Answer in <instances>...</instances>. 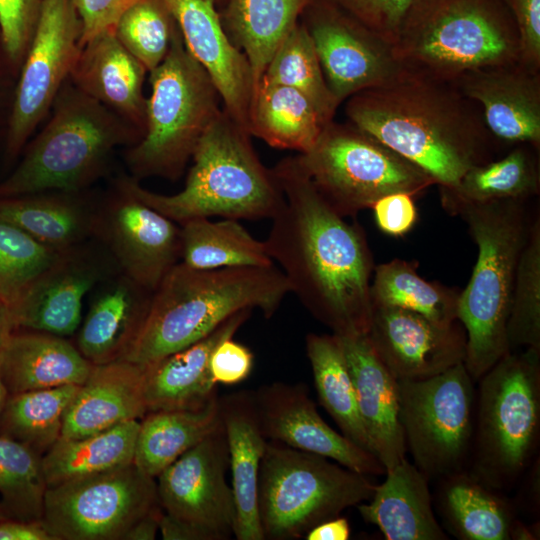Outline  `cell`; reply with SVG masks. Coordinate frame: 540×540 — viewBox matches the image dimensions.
I'll use <instances>...</instances> for the list:
<instances>
[{
  "label": "cell",
  "mask_w": 540,
  "mask_h": 540,
  "mask_svg": "<svg viewBox=\"0 0 540 540\" xmlns=\"http://www.w3.org/2000/svg\"><path fill=\"white\" fill-rule=\"evenodd\" d=\"M253 397L267 440L329 458L367 476L385 475L376 456L322 419L304 384L274 382L253 391Z\"/></svg>",
  "instance_id": "cell-20"
},
{
  "label": "cell",
  "mask_w": 540,
  "mask_h": 540,
  "mask_svg": "<svg viewBox=\"0 0 540 540\" xmlns=\"http://www.w3.org/2000/svg\"><path fill=\"white\" fill-rule=\"evenodd\" d=\"M63 253L0 218V299L12 308Z\"/></svg>",
  "instance_id": "cell-46"
},
{
  "label": "cell",
  "mask_w": 540,
  "mask_h": 540,
  "mask_svg": "<svg viewBox=\"0 0 540 540\" xmlns=\"http://www.w3.org/2000/svg\"><path fill=\"white\" fill-rule=\"evenodd\" d=\"M438 504L447 529L461 540H510L517 520L499 490L466 469L441 478Z\"/></svg>",
  "instance_id": "cell-33"
},
{
  "label": "cell",
  "mask_w": 540,
  "mask_h": 540,
  "mask_svg": "<svg viewBox=\"0 0 540 540\" xmlns=\"http://www.w3.org/2000/svg\"><path fill=\"white\" fill-rule=\"evenodd\" d=\"M145 367L128 360L93 365L72 399L61 438L93 435L147 413Z\"/></svg>",
  "instance_id": "cell-27"
},
{
  "label": "cell",
  "mask_w": 540,
  "mask_h": 540,
  "mask_svg": "<svg viewBox=\"0 0 540 540\" xmlns=\"http://www.w3.org/2000/svg\"><path fill=\"white\" fill-rule=\"evenodd\" d=\"M351 529L348 520L340 515L323 521L309 530L306 540H348Z\"/></svg>",
  "instance_id": "cell-56"
},
{
  "label": "cell",
  "mask_w": 540,
  "mask_h": 540,
  "mask_svg": "<svg viewBox=\"0 0 540 540\" xmlns=\"http://www.w3.org/2000/svg\"><path fill=\"white\" fill-rule=\"evenodd\" d=\"M525 200H503L462 208L478 254L471 278L460 292L458 320L467 343L464 365L478 381L510 352L507 320L518 260L532 219Z\"/></svg>",
  "instance_id": "cell-6"
},
{
  "label": "cell",
  "mask_w": 540,
  "mask_h": 540,
  "mask_svg": "<svg viewBox=\"0 0 540 540\" xmlns=\"http://www.w3.org/2000/svg\"><path fill=\"white\" fill-rule=\"evenodd\" d=\"M9 396L10 394L4 383V380L1 374V369H0V425H1L2 416L5 410L6 404L8 402Z\"/></svg>",
  "instance_id": "cell-58"
},
{
  "label": "cell",
  "mask_w": 540,
  "mask_h": 540,
  "mask_svg": "<svg viewBox=\"0 0 540 540\" xmlns=\"http://www.w3.org/2000/svg\"><path fill=\"white\" fill-rule=\"evenodd\" d=\"M76 347L93 365L124 359L146 322L153 292L120 271L95 286Z\"/></svg>",
  "instance_id": "cell-24"
},
{
  "label": "cell",
  "mask_w": 540,
  "mask_h": 540,
  "mask_svg": "<svg viewBox=\"0 0 540 540\" xmlns=\"http://www.w3.org/2000/svg\"><path fill=\"white\" fill-rule=\"evenodd\" d=\"M216 2H221V1H225V0H215Z\"/></svg>",
  "instance_id": "cell-61"
},
{
  "label": "cell",
  "mask_w": 540,
  "mask_h": 540,
  "mask_svg": "<svg viewBox=\"0 0 540 540\" xmlns=\"http://www.w3.org/2000/svg\"><path fill=\"white\" fill-rule=\"evenodd\" d=\"M253 363L254 356L251 350L230 337L216 346L210 358L209 368L216 384L234 385L249 376Z\"/></svg>",
  "instance_id": "cell-50"
},
{
  "label": "cell",
  "mask_w": 540,
  "mask_h": 540,
  "mask_svg": "<svg viewBox=\"0 0 540 540\" xmlns=\"http://www.w3.org/2000/svg\"><path fill=\"white\" fill-rule=\"evenodd\" d=\"M158 503L156 478L133 462L47 487L42 521L55 540H123Z\"/></svg>",
  "instance_id": "cell-13"
},
{
  "label": "cell",
  "mask_w": 540,
  "mask_h": 540,
  "mask_svg": "<svg viewBox=\"0 0 540 540\" xmlns=\"http://www.w3.org/2000/svg\"><path fill=\"white\" fill-rule=\"evenodd\" d=\"M250 137L223 108L196 146L180 192L154 193L131 176L118 181L178 224L201 217L272 219L283 204V192L273 168L260 161Z\"/></svg>",
  "instance_id": "cell-4"
},
{
  "label": "cell",
  "mask_w": 540,
  "mask_h": 540,
  "mask_svg": "<svg viewBox=\"0 0 540 540\" xmlns=\"http://www.w3.org/2000/svg\"><path fill=\"white\" fill-rule=\"evenodd\" d=\"M392 52L405 71L454 84L518 62L519 41L504 0H414Z\"/></svg>",
  "instance_id": "cell-5"
},
{
  "label": "cell",
  "mask_w": 540,
  "mask_h": 540,
  "mask_svg": "<svg viewBox=\"0 0 540 540\" xmlns=\"http://www.w3.org/2000/svg\"><path fill=\"white\" fill-rule=\"evenodd\" d=\"M391 46L414 0H331Z\"/></svg>",
  "instance_id": "cell-48"
},
{
  "label": "cell",
  "mask_w": 540,
  "mask_h": 540,
  "mask_svg": "<svg viewBox=\"0 0 540 540\" xmlns=\"http://www.w3.org/2000/svg\"><path fill=\"white\" fill-rule=\"evenodd\" d=\"M53 114L26 145L13 172L0 183V198L62 191L80 192L106 169L114 150L131 146L140 133L68 79Z\"/></svg>",
  "instance_id": "cell-7"
},
{
  "label": "cell",
  "mask_w": 540,
  "mask_h": 540,
  "mask_svg": "<svg viewBox=\"0 0 540 540\" xmlns=\"http://www.w3.org/2000/svg\"><path fill=\"white\" fill-rule=\"evenodd\" d=\"M226 435L235 502L233 535L238 540H264L257 505L258 475L267 439L262 433L253 391L219 398Z\"/></svg>",
  "instance_id": "cell-28"
},
{
  "label": "cell",
  "mask_w": 540,
  "mask_h": 540,
  "mask_svg": "<svg viewBox=\"0 0 540 540\" xmlns=\"http://www.w3.org/2000/svg\"><path fill=\"white\" fill-rule=\"evenodd\" d=\"M44 0H0V48L10 71L20 69Z\"/></svg>",
  "instance_id": "cell-47"
},
{
  "label": "cell",
  "mask_w": 540,
  "mask_h": 540,
  "mask_svg": "<svg viewBox=\"0 0 540 540\" xmlns=\"http://www.w3.org/2000/svg\"><path fill=\"white\" fill-rule=\"evenodd\" d=\"M306 352L320 404L344 436L374 455L358 412L352 377L339 337L333 333H309Z\"/></svg>",
  "instance_id": "cell-38"
},
{
  "label": "cell",
  "mask_w": 540,
  "mask_h": 540,
  "mask_svg": "<svg viewBox=\"0 0 540 540\" xmlns=\"http://www.w3.org/2000/svg\"><path fill=\"white\" fill-rule=\"evenodd\" d=\"M0 540H55L42 520L6 519L0 521Z\"/></svg>",
  "instance_id": "cell-54"
},
{
  "label": "cell",
  "mask_w": 540,
  "mask_h": 540,
  "mask_svg": "<svg viewBox=\"0 0 540 540\" xmlns=\"http://www.w3.org/2000/svg\"><path fill=\"white\" fill-rule=\"evenodd\" d=\"M539 150L515 145L498 159L470 168L451 187H439L447 213L457 215L466 206L503 200H525L539 194Z\"/></svg>",
  "instance_id": "cell-32"
},
{
  "label": "cell",
  "mask_w": 540,
  "mask_h": 540,
  "mask_svg": "<svg viewBox=\"0 0 540 540\" xmlns=\"http://www.w3.org/2000/svg\"><path fill=\"white\" fill-rule=\"evenodd\" d=\"M81 23L71 0H44L19 69L5 138L14 160L53 106L80 52Z\"/></svg>",
  "instance_id": "cell-14"
},
{
  "label": "cell",
  "mask_w": 540,
  "mask_h": 540,
  "mask_svg": "<svg viewBox=\"0 0 540 540\" xmlns=\"http://www.w3.org/2000/svg\"><path fill=\"white\" fill-rule=\"evenodd\" d=\"M510 351L540 349V217L532 218L520 254L507 320Z\"/></svg>",
  "instance_id": "cell-43"
},
{
  "label": "cell",
  "mask_w": 540,
  "mask_h": 540,
  "mask_svg": "<svg viewBox=\"0 0 540 540\" xmlns=\"http://www.w3.org/2000/svg\"><path fill=\"white\" fill-rule=\"evenodd\" d=\"M428 482L405 458L386 470L384 482L376 485L372 497L356 507L387 540H446L432 508Z\"/></svg>",
  "instance_id": "cell-29"
},
{
  "label": "cell",
  "mask_w": 540,
  "mask_h": 540,
  "mask_svg": "<svg viewBox=\"0 0 540 540\" xmlns=\"http://www.w3.org/2000/svg\"><path fill=\"white\" fill-rule=\"evenodd\" d=\"M472 476L504 491L531 463L540 435V349L512 350L478 380Z\"/></svg>",
  "instance_id": "cell-9"
},
{
  "label": "cell",
  "mask_w": 540,
  "mask_h": 540,
  "mask_svg": "<svg viewBox=\"0 0 540 540\" xmlns=\"http://www.w3.org/2000/svg\"><path fill=\"white\" fill-rule=\"evenodd\" d=\"M46 489L42 456L20 442L0 435L1 503L12 517L42 520Z\"/></svg>",
  "instance_id": "cell-44"
},
{
  "label": "cell",
  "mask_w": 540,
  "mask_h": 540,
  "mask_svg": "<svg viewBox=\"0 0 540 540\" xmlns=\"http://www.w3.org/2000/svg\"><path fill=\"white\" fill-rule=\"evenodd\" d=\"M514 20L518 41V62L540 72V0H504Z\"/></svg>",
  "instance_id": "cell-49"
},
{
  "label": "cell",
  "mask_w": 540,
  "mask_h": 540,
  "mask_svg": "<svg viewBox=\"0 0 540 540\" xmlns=\"http://www.w3.org/2000/svg\"><path fill=\"white\" fill-rule=\"evenodd\" d=\"M149 73L145 129L138 142L127 149L125 161L136 180L160 177L175 181L222 111L221 97L185 47L178 26L166 57Z\"/></svg>",
  "instance_id": "cell-8"
},
{
  "label": "cell",
  "mask_w": 540,
  "mask_h": 540,
  "mask_svg": "<svg viewBox=\"0 0 540 540\" xmlns=\"http://www.w3.org/2000/svg\"><path fill=\"white\" fill-rule=\"evenodd\" d=\"M180 262L196 269L271 266L265 241L255 239L235 219L193 218L180 224Z\"/></svg>",
  "instance_id": "cell-39"
},
{
  "label": "cell",
  "mask_w": 540,
  "mask_h": 540,
  "mask_svg": "<svg viewBox=\"0 0 540 540\" xmlns=\"http://www.w3.org/2000/svg\"><path fill=\"white\" fill-rule=\"evenodd\" d=\"M338 337L363 427L374 455L388 470L403 461L407 453L399 418L397 379L377 356L366 334Z\"/></svg>",
  "instance_id": "cell-23"
},
{
  "label": "cell",
  "mask_w": 540,
  "mask_h": 540,
  "mask_svg": "<svg viewBox=\"0 0 540 540\" xmlns=\"http://www.w3.org/2000/svg\"><path fill=\"white\" fill-rule=\"evenodd\" d=\"M15 331L11 308L0 299V351Z\"/></svg>",
  "instance_id": "cell-57"
},
{
  "label": "cell",
  "mask_w": 540,
  "mask_h": 540,
  "mask_svg": "<svg viewBox=\"0 0 540 540\" xmlns=\"http://www.w3.org/2000/svg\"><path fill=\"white\" fill-rule=\"evenodd\" d=\"M260 80L302 93L325 124L334 119L340 105L326 83L312 38L302 21L282 41Z\"/></svg>",
  "instance_id": "cell-42"
},
{
  "label": "cell",
  "mask_w": 540,
  "mask_h": 540,
  "mask_svg": "<svg viewBox=\"0 0 540 540\" xmlns=\"http://www.w3.org/2000/svg\"><path fill=\"white\" fill-rule=\"evenodd\" d=\"M185 47L214 83L226 112L248 131L251 66L227 35L215 0H165ZM250 134V133H249Z\"/></svg>",
  "instance_id": "cell-21"
},
{
  "label": "cell",
  "mask_w": 540,
  "mask_h": 540,
  "mask_svg": "<svg viewBox=\"0 0 540 540\" xmlns=\"http://www.w3.org/2000/svg\"><path fill=\"white\" fill-rule=\"evenodd\" d=\"M221 423L218 396L198 409L149 411L139 421L133 462L156 478Z\"/></svg>",
  "instance_id": "cell-35"
},
{
  "label": "cell",
  "mask_w": 540,
  "mask_h": 540,
  "mask_svg": "<svg viewBox=\"0 0 540 540\" xmlns=\"http://www.w3.org/2000/svg\"><path fill=\"white\" fill-rule=\"evenodd\" d=\"M139 420L74 439L60 438L43 456L47 487L134 461Z\"/></svg>",
  "instance_id": "cell-37"
},
{
  "label": "cell",
  "mask_w": 540,
  "mask_h": 540,
  "mask_svg": "<svg viewBox=\"0 0 540 540\" xmlns=\"http://www.w3.org/2000/svg\"><path fill=\"white\" fill-rule=\"evenodd\" d=\"M313 0H227L223 27L246 56L254 89L274 53Z\"/></svg>",
  "instance_id": "cell-34"
},
{
  "label": "cell",
  "mask_w": 540,
  "mask_h": 540,
  "mask_svg": "<svg viewBox=\"0 0 540 540\" xmlns=\"http://www.w3.org/2000/svg\"><path fill=\"white\" fill-rule=\"evenodd\" d=\"M13 518L6 507L0 501V521Z\"/></svg>",
  "instance_id": "cell-60"
},
{
  "label": "cell",
  "mask_w": 540,
  "mask_h": 540,
  "mask_svg": "<svg viewBox=\"0 0 540 540\" xmlns=\"http://www.w3.org/2000/svg\"><path fill=\"white\" fill-rule=\"evenodd\" d=\"M251 312L240 310L199 341L145 365L147 412L198 409L215 398L217 384L210 373L211 355L221 341L234 336Z\"/></svg>",
  "instance_id": "cell-26"
},
{
  "label": "cell",
  "mask_w": 540,
  "mask_h": 540,
  "mask_svg": "<svg viewBox=\"0 0 540 540\" xmlns=\"http://www.w3.org/2000/svg\"><path fill=\"white\" fill-rule=\"evenodd\" d=\"M290 293L271 266L196 269L177 263L153 291L144 327L124 360L145 366L211 333L244 309L271 318Z\"/></svg>",
  "instance_id": "cell-3"
},
{
  "label": "cell",
  "mask_w": 540,
  "mask_h": 540,
  "mask_svg": "<svg viewBox=\"0 0 540 540\" xmlns=\"http://www.w3.org/2000/svg\"><path fill=\"white\" fill-rule=\"evenodd\" d=\"M159 531L165 540H223L208 528L175 518L166 512L161 517Z\"/></svg>",
  "instance_id": "cell-53"
},
{
  "label": "cell",
  "mask_w": 540,
  "mask_h": 540,
  "mask_svg": "<svg viewBox=\"0 0 540 540\" xmlns=\"http://www.w3.org/2000/svg\"><path fill=\"white\" fill-rule=\"evenodd\" d=\"M94 238L106 248L120 272L151 292L180 262V224L119 181L115 193L97 206Z\"/></svg>",
  "instance_id": "cell-16"
},
{
  "label": "cell",
  "mask_w": 540,
  "mask_h": 540,
  "mask_svg": "<svg viewBox=\"0 0 540 540\" xmlns=\"http://www.w3.org/2000/svg\"><path fill=\"white\" fill-rule=\"evenodd\" d=\"M229 454L223 424L182 454L157 477L158 500L167 514L222 539L233 535L235 502L226 481Z\"/></svg>",
  "instance_id": "cell-17"
},
{
  "label": "cell",
  "mask_w": 540,
  "mask_h": 540,
  "mask_svg": "<svg viewBox=\"0 0 540 540\" xmlns=\"http://www.w3.org/2000/svg\"><path fill=\"white\" fill-rule=\"evenodd\" d=\"M4 66H6L5 62H4V59H0V97L2 96V93H3V90H4V72H5V69H4Z\"/></svg>",
  "instance_id": "cell-59"
},
{
  "label": "cell",
  "mask_w": 540,
  "mask_h": 540,
  "mask_svg": "<svg viewBox=\"0 0 540 540\" xmlns=\"http://www.w3.org/2000/svg\"><path fill=\"white\" fill-rule=\"evenodd\" d=\"M273 171L284 201L265 240L307 311L338 336L367 334L371 316L372 254L362 228L327 202L297 156Z\"/></svg>",
  "instance_id": "cell-1"
},
{
  "label": "cell",
  "mask_w": 540,
  "mask_h": 540,
  "mask_svg": "<svg viewBox=\"0 0 540 540\" xmlns=\"http://www.w3.org/2000/svg\"><path fill=\"white\" fill-rule=\"evenodd\" d=\"M413 197L405 192H396L378 199L371 207L378 228L394 237L407 234L418 218Z\"/></svg>",
  "instance_id": "cell-51"
},
{
  "label": "cell",
  "mask_w": 540,
  "mask_h": 540,
  "mask_svg": "<svg viewBox=\"0 0 540 540\" xmlns=\"http://www.w3.org/2000/svg\"><path fill=\"white\" fill-rule=\"evenodd\" d=\"M136 0H71L81 23L80 47L96 35L114 29L123 12Z\"/></svg>",
  "instance_id": "cell-52"
},
{
  "label": "cell",
  "mask_w": 540,
  "mask_h": 540,
  "mask_svg": "<svg viewBox=\"0 0 540 540\" xmlns=\"http://www.w3.org/2000/svg\"><path fill=\"white\" fill-rule=\"evenodd\" d=\"M326 83L339 104L384 86L405 70L392 46L331 0H313L302 14Z\"/></svg>",
  "instance_id": "cell-15"
},
{
  "label": "cell",
  "mask_w": 540,
  "mask_h": 540,
  "mask_svg": "<svg viewBox=\"0 0 540 540\" xmlns=\"http://www.w3.org/2000/svg\"><path fill=\"white\" fill-rule=\"evenodd\" d=\"M367 475L278 441H267L257 486L264 539L293 540L345 509L369 500Z\"/></svg>",
  "instance_id": "cell-10"
},
{
  "label": "cell",
  "mask_w": 540,
  "mask_h": 540,
  "mask_svg": "<svg viewBox=\"0 0 540 540\" xmlns=\"http://www.w3.org/2000/svg\"><path fill=\"white\" fill-rule=\"evenodd\" d=\"M163 513L164 510L160 503L153 506L128 529L123 540L155 539Z\"/></svg>",
  "instance_id": "cell-55"
},
{
  "label": "cell",
  "mask_w": 540,
  "mask_h": 540,
  "mask_svg": "<svg viewBox=\"0 0 540 540\" xmlns=\"http://www.w3.org/2000/svg\"><path fill=\"white\" fill-rule=\"evenodd\" d=\"M399 418L407 451L429 479L469 462L476 412L474 380L464 363L422 380H397Z\"/></svg>",
  "instance_id": "cell-12"
},
{
  "label": "cell",
  "mask_w": 540,
  "mask_h": 540,
  "mask_svg": "<svg viewBox=\"0 0 540 540\" xmlns=\"http://www.w3.org/2000/svg\"><path fill=\"white\" fill-rule=\"evenodd\" d=\"M325 125L313 104L299 91L264 80L255 87L248 132L269 146L306 153Z\"/></svg>",
  "instance_id": "cell-36"
},
{
  "label": "cell",
  "mask_w": 540,
  "mask_h": 540,
  "mask_svg": "<svg viewBox=\"0 0 540 540\" xmlns=\"http://www.w3.org/2000/svg\"><path fill=\"white\" fill-rule=\"evenodd\" d=\"M500 142L540 150V72L519 62L469 72L453 84Z\"/></svg>",
  "instance_id": "cell-22"
},
{
  "label": "cell",
  "mask_w": 540,
  "mask_h": 540,
  "mask_svg": "<svg viewBox=\"0 0 540 540\" xmlns=\"http://www.w3.org/2000/svg\"><path fill=\"white\" fill-rule=\"evenodd\" d=\"M97 206L79 192L45 191L0 198V218L41 244L69 251L94 238Z\"/></svg>",
  "instance_id": "cell-31"
},
{
  "label": "cell",
  "mask_w": 540,
  "mask_h": 540,
  "mask_svg": "<svg viewBox=\"0 0 540 540\" xmlns=\"http://www.w3.org/2000/svg\"><path fill=\"white\" fill-rule=\"evenodd\" d=\"M146 72L110 29L81 47L69 80L142 136L146 120L147 98L143 93Z\"/></svg>",
  "instance_id": "cell-25"
},
{
  "label": "cell",
  "mask_w": 540,
  "mask_h": 540,
  "mask_svg": "<svg viewBox=\"0 0 540 540\" xmlns=\"http://www.w3.org/2000/svg\"><path fill=\"white\" fill-rule=\"evenodd\" d=\"M93 364L67 338L15 330L0 352V369L10 395L81 385Z\"/></svg>",
  "instance_id": "cell-30"
},
{
  "label": "cell",
  "mask_w": 540,
  "mask_h": 540,
  "mask_svg": "<svg viewBox=\"0 0 540 540\" xmlns=\"http://www.w3.org/2000/svg\"><path fill=\"white\" fill-rule=\"evenodd\" d=\"M349 123L425 171L439 187L456 185L494 159L495 142L480 107L451 83L405 71L347 99Z\"/></svg>",
  "instance_id": "cell-2"
},
{
  "label": "cell",
  "mask_w": 540,
  "mask_h": 540,
  "mask_svg": "<svg viewBox=\"0 0 540 540\" xmlns=\"http://www.w3.org/2000/svg\"><path fill=\"white\" fill-rule=\"evenodd\" d=\"M370 285L372 306H390L418 313L440 325L458 321L460 290L429 282L415 261L393 259L374 267Z\"/></svg>",
  "instance_id": "cell-40"
},
{
  "label": "cell",
  "mask_w": 540,
  "mask_h": 540,
  "mask_svg": "<svg viewBox=\"0 0 540 540\" xmlns=\"http://www.w3.org/2000/svg\"><path fill=\"white\" fill-rule=\"evenodd\" d=\"M80 385H64L9 396L0 435L43 456L60 438L66 411Z\"/></svg>",
  "instance_id": "cell-41"
},
{
  "label": "cell",
  "mask_w": 540,
  "mask_h": 540,
  "mask_svg": "<svg viewBox=\"0 0 540 540\" xmlns=\"http://www.w3.org/2000/svg\"><path fill=\"white\" fill-rule=\"evenodd\" d=\"M176 26L165 0H136L113 30L123 47L151 72L166 57Z\"/></svg>",
  "instance_id": "cell-45"
},
{
  "label": "cell",
  "mask_w": 540,
  "mask_h": 540,
  "mask_svg": "<svg viewBox=\"0 0 540 540\" xmlns=\"http://www.w3.org/2000/svg\"><path fill=\"white\" fill-rule=\"evenodd\" d=\"M367 337L397 380H422L464 363L467 337L456 321L440 325L401 308L372 306Z\"/></svg>",
  "instance_id": "cell-19"
},
{
  "label": "cell",
  "mask_w": 540,
  "mask_h": 540,
  "mask_svg": "<svg viewBox=\"0 0 540 540\" xmlns=\"http://www.w3.org/2000/svg\"><path fill=\"white\" fill-rule=\"evenodd\" d=\"M297 158L327 202L343 217L371 208L381 197L412 196L435 184L414 165L351 123H327L314 146Z\"/></svg>",
  "instance_id": "cell-11"
},
{
  "label": "cell",
  "mask_w": 540,
  "mask_h": 540,
  "mask_svg": "<svg viewBox=\"0 0 540 540\" xmlns=\"http://www.w3.org/2000/svg\"><path fill=\"white\" fill-rule=\"evenodd\" d=\"M120 271L99 242L88 241L63 253L11 308L15 330L67 337L82 322L83 299L108 276Z\"/></svg>",
  "instance_id": "cell-18"
}]
</instances>
